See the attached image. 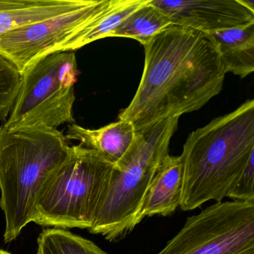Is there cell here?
<instances>
[{
  "instance_id": "7c38bea8",
  "label": "cell",
  "mask_w": 254,
  "mask_h": 254,
  "mask_svg": "<svg viewBox=\"0 0 254 254\" xmlns=\"http://www.w3.org/2000/svg\"><path fill=\"white\" fill-rule=\"evenodd\" d=\"M135 134L131 123L119 120L99 129L84 128L75 123L69 125L66 138L79 141L83 146L95 150L115 164L127 152Z\"/></svg>"
},
{
  "instance_id": "d6986e66",
  "label": "cell",
  "mask_w": 254,
  "mask_h": 254,
  "mask_svg": "<svg viewBox=\"0 0 254 254\" xmlns=\"http://www.w3.org/2000/svg\"><path fill=\"white\" fill-rule=\"evenodd\" d=\"M239 2L242 5L248 8L251 12L254 13V0H239Z\"/></svg>"
},
{
  "instance_id": "7a4b0ae2",
  "label": "cell",
  "mask_w": 254,
  "mask_h": 254,
  "mask_svg": "<svg viewBox=\"0 0 254 254\" xmlns=\"http://www.w3.org/2000/svg\"><path fill=\"white\" fill-rule=\"evenodd\" d=\"M254 154V101L217 117L189 135L180 156L183 187L180 207L191 211L222 201Z\"/></svg>"
},
{
  "instance_id": "e0dca14e",
  "label": "cell",
  "mask_w": 254,
  "mask_h": 254,
  "mask_svg": "<svg viewBox=\"0 0 254 254\" xmlns=\"http://www.w3.org/2000/svg\"><path fill=\"white\" fill-rule=\"evenodd\" d=\"M22 75L12 63L0 54V121H6L21 85Z\"/></svg>"
},
{
  "instance_id": "6da1fadb",
  "label": "cell",
  "mask_w": 254,
  "mask_h": 254,
  "mask_svg": "<svg viewBox=\"0 0 254 254\" xmlns=\"http://www.w3.org/2000/svg\"><path fill=\"white\" fill-rule=\"evenodd\" d=\"M144 48L139 87L118 117L136 131L198 111L221 93L226 72L209 34L171 25Z\"/></svg>"
},
{
  "instance_id": "52a82bcc",
  "label": "cell",
  "mask_w": 254,
  "mask_h": 254,
  "mask_svg": "<svg viewBox=\"0 0 254 254\" xmlns=\"http://www.w3.org/2000/svg\"><path fill=\"white\" fill-rule=\"evenodd\" d=\"M157 254H254V203L215 202L188 217Z\"/></svg>"
},
{
  "instance_id": "3957f363",
  "label": "cell",
  "mask_w": 254,
  "mask_h": 254,
  "mask_svg": "<svg viewBox=\"0 0 254 254\" xmlns=\"http://www.w3.org/2000/svg\"><path fill=\"white\" fill-rule=\"evenodd\" d=\"M63 132L45 127H0V207L5 242L15 240L33 220L35 203L49 175L69 157Z\"/></svg>"
},
{
  "instance_id": "8992f818",
  "label": "cell",
  "mask_w": 254,
  "mask_h": 254,
  "mask_svg": "<svg viewBox=\"0 0 254 254\" xmlns=\"http://www.w3.org/2000/svg\"><path fill=\"white\" fill-rule=\"evenodd\" d=\"M78 72L73 52H58L37 59L21 74L18 94L2 126L14 130L41 126L57 129L64 123L74 124Z\"/></svg>"
},
{
  "instance_id": "ba28073f",
  "label": "cell",
  "mask_w": 254,
  "mask_h": 254,
  "mask_svg": "<svg viewBox=\"0 0 254 254\" xmlns=\"http://www.w3.org/2000/svg\"><path fill=\"white\" fill-rule=\"evenodd\" d=\"M109 0H91L79 9L0 35V54L23 73L34 62L50 54L102 11Z\"/></svg>"
},
{
  "instance_id": "277c9868",
  "label": "cell",
  "mask_w": 254,
  "mask_h": 254,
  "mask_svg": "<svg viewBox=\"0 0 254 254\" xmlns=\"http://www.w3.org/2000/svg\"><path fill=\"white\" fill-rule=\"evenodd\" d=\"M178 122L179 117L167 119L136 131L130 148L114 164L90 233L118 242L142 221L144 200L159 167L169 154Z\"/></svg>"
},
{
  "instance_id": "8fae6325",
  "label": "cell",
  "mask_w": 254,
  "mask_h": 254,
  "mask_svg": "<svg viewBox=\"0 0 254 254\" xmlns=\"http://www.w3.org/2000/svg\"><path fill=\"white\" fill-rule=\"evenodd\" d=\"M183 187L181 157L166 156L151 182L141 210V218L168 216L180 207Z\"/></svg>"
},
{
  "instance_id": "9c48e42d",
  "label": "cell",
  "mask_w": 254,
  "mask_h": 254,
  "mask_svg": "<svg viewBox=\"0 0 254 254\" xmlns=\"http://www.w3.org/2000/svg\"><path fill=\"white\" fill-rule=\"evenodd\" d=\"M172 25L206 34L254 24V13L239 0H151Z\"/></svg>"
},
{
  "instance_id": "ffe728a7",
  "label": "cell",
  "mask_w": 254,
  "mask_h": 254,
  "mask_svg": "<svg viewBox=\"0 0 254 254\" xmlns=\"http://www.w3.org/2000/svg\"><path fill=\"white\" fill-rule=\"evenodd\" d=\"M0 254H11L10 253L7 252V251H3V250L0 249Z\"/></svg>"
},
{
  "instance_id": "ac0fdd59",
  "label": "cell",
  "mask_w": 254,
  "mask_h": 254,
  "mask_svg": "<svg viewBox=\"0 0 254 254\" xmlns=\"http://www.w3.org/2000/svg\"><path fill=\"white\" fill-rule=\"evenodd\" d=\"M254 154L251 156L244 170L233 183L227 197L234 201L254 203Z\"/></svg>"
},
{
  "instance_id": "2e32d148",
  "label": "cell",
  "mask_w": 254,
  "mask_h": 254,
  "mask_svg": "<svg viewBox=\"0 0 254 254\" xmlns=\"http://www.w3.org/2000/svg\"><path fill=\"white\" fill-rule=\"evenodd\" d=\"M38 247L37 254H108L92 241L56 227L39 235Z\"/></svg>"
},
{
  "instance_id": "9a60e30c",
  "label": "cell",
  "mask_w": 254,
  "mask_h": 254,
  "mask_svg": "<svg viewBox=\"0 0 254 254\" xmlns=\"http://www.w3.org/2000/svg\"><path fill=\"white\" fill-rule=\"evenodd\" d=\"M172 24L169 17L151 3V0L129 14L108 38H132L145 46Z\"/></svg>"
},
{
  "instance_id": "4fadbf2b",
  "label": "cell",
  "mask_w": 254,
  "mask_h": 254,
  "mask_svg": "<svg viewBox=\"0 0 254 254\" xmlns=\"http://www.w3.org/2000/svg\"><path fill=\"white\" fill-rule=\"evenodd\" d=\"M147 2L148 0H109L102 11L51 53L73 52L98 40L108 38L124 19Z\"/></svg>"
},
{
  "instance_id": "30bf717a",
  "label": "cell",
  "mask_w": 254,
  "mask_h": 254,
  "mask_svg": "<svg viewBox=\"0 0 254 254\" xmlns=\"http://www.w3.org/2000/svg\"><path fill=\"white\" fill-rule=\"evenodd\" d=\"M91 0H0V35L79 9Z\"/></svg>"
},
{
  "instance_id": "5bb4252c",
  "label": "cell",
  "mask_w": 254,
  "mask_h": 254,
  "mask_svg": "<svg viewBox=\"0 0 254 254\" xmlns=\"http://www.w3.org/2000/svg\"><path fill=\"white\" fill-rule=\"evenodd\" d=\"M226 73L244 78L254 71V24L209 34Z\"/></svg>"
},
{
  "instance_id": "5b68a950",
  "label": "cell",
  "mask_w": 254,
  "mask_h": 254,
  "mask_svg": "<svg viewBox=\"0 0 254 254\" xmlns=\"http://www.w3.org/2000/svg\"><path fill=\"white\" fill-rule=\"evenodd\" d=\"M114 163L95 150L73 145L69 157L46 180L32 222L43 227L90 230Z\"/></svg>"
}]
</instances>
